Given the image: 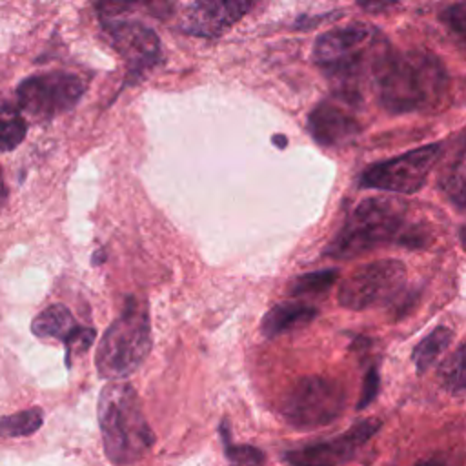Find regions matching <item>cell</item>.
I'll return each mask as SVG.
<instances>
[{"instance_id":"obj_6","label":"cell","mask_w":466,"mask_h":466,"mask_svg":"<svg viewBox=\"0 0 466 466\" xmlns=\"http://www.w3.org/2000/svg\"><path fill=\"white\" fill-rule=\"evenodd\" d=\"M344 404L346 393L337 380L309 375L291 386L280 404V413L293 428L313 430L333 422Z\"/></svg>"},{"instance_id":"obj_14","label":"cell","mask_w":466,"mask_h":466,"mask_svg":"<svg viewBox=\"0 0 466 466\" xmlns=\"http://www.w3.org/2000/svg\"><path fill=\"white\" fill-rule=\"evenodd\" d=\"M311 137L326 147L351 142L360 133V124L346 102L324 100L308 116Z\"/></svg>"},{"instance_id":"obj_9","label":"cell","mask_w":466,"mask_h":466,"mask_svg":"<svg viewBox=\"0 0 466 466\" xmlns=\"http://www.w3.org/2000/svg\"><path fill=\"white\" fill-rule=\"evenodd\" d=\"M406 268L400 260L382 258L355 269L339 288V302L348 309H366L384 302L400 288Z\"/></svg>"},{"instance_id":"obj_2","label":"cell","mask_w":466,"mask_h":466,"mask_svg":"<svg viewBox=\"0 0 466 466\" xmlns=\"http://www.w3.org/2000/svg\"><path fill=\"white\" fill-rule=\"evenodd\" d=\"M424 242L422 229L408 224L404 202L388 197H370L357 204L342 229L326 246L324 257L346 260L384 244H400L413 249Z\"/></svg>"},{"instance_id":"obj_12","label":"cell","mask_w":466,"mask_h":466,"mask_svg":"<svg viewBox=\"0 0 466 466\" xmlns=\"http://www.w3.org/2000/svg\"><path fill=\"white\" fill-rule=\"evenodd\" d=\"M33 335L40 339H56L66 346V362L71 364L75 353L89 350L96 331L87 326H80L69 308L64 304H51L42 309L31 322Z\"/></svg>"},{"instance_id":"obj_8","label":"cell","mask_w":466,"mask_h":466,"mask_svg":"<svg viewBox=\"0 0 466 466\" xmlns=\"http://www.w3.org/2000/svg\"><path fill=\"white\" fill-rule=\"evenodd\" d=\"M442 153V144L433 142L395 158L377 162L362 171L360 186L393 193H417Z\"/></svg>"},{"instance_id":"obj_13","label":"cell","mask_w":466,"mask_h":466,"mask_svg":"<svg viewBox=\"0 0 466 466\" xmlns=\"http://www.w3.org/2000/svg\"><path fill=\"white\" fill-rule=\"evenodd\" d=\"M251 7L253 4L249 2H193L186 5L180 27L195 36L217 38L237 24Z\"/></svg>"},{"instance_id":"obj_27","label":"cell","mask_w":466,"mask_h":466,"mask_svg":"<svg viewBox=\"0 0 466 466\" xmlns=\"http://www.w3.org/2000/svg\"><path fill=\"white\" fill-rule=\"evenodd\" d=\"M104 258H106L104 251H102V249H98V251L93 255V264H100V260H104Z\"/></svg>"},{"instance_id":"obj_26","label":"cell","mask_w":466,"mask_h":466,"mask_svg":"<svg viewBox=\"0 0 466 466\" xmlns=\"http://www.w3.org/2000/svg\"><path fill=\"white\" fill-rule=\"evenodd\" d=\"M364 9H384V7H391V4H360Z\"/></svg>"},{"instance_id":"obj_19","label":"cell","mask_w":466,"mask_h":466,"mask_svg":"<svg viewBox=\"0 0 466 466\" xmlns=\"http://www.w3.org/2000/svg\"><path fill=\"white\" fill-rule=\"evenodd\" d=\"M441 187L459 209L464 208V147H462V142L459 144L455 162L444 171V175L441 178Z\"/></svg>"},{"instance_id":"obj_10","label":"cell","mask_w":466,"mask_h":466,"mask_svg":"<svg viewBox=\"0 0 466 466\" xmlns=\"http://www.w3.org/2000/svg\"><path fill=\"white\" fill-rule=\"evenodd\" d=\"M100 22L116 53L122 56L131 84L138 82L146 71L162 62L160 38L151 27L137 20H120L113 16H100Z\"/></svg>"},{"instance_id":"obj_15","label":"cell","mask_w":466,"mask_h":466,"mask_svg":"<svg viewBox=\"0 0 466 466\" xmlns=\"http://www.w3.org/2000/svg\"><path fill=\"white\" fill-rule=\"evenodd\" d=\"M319 315L317 308L304 302H280L275 304L260 322V331L266 339L279 337L288 331L304 328Z\"/></svg>"},{"instance_id":"obj_25","label":"cell","mask_w":466,"mask_h":466,"mask_svg":"<svg viewBox=\"0 0 466 466\" xmlns=\"http://www.w3.org/2000/svg\"><path fill=\"white\" fill-rule=\"evenodd\" d=\"M7 197H9V191H7V187H5V182H4V175H2V167H0V208L5 204Z\"/></svg>"},{"instance_id":"obj_16","label":"cell","mask_w":466,"mask_h":466,"mask_svg":"<svg viewBox=\"0 0 466 466\" xmlns=\"http://www.w3.org/2000/svg\"><path fill=\"white\" fill-rule=\"evenodd\" d=\"M453 339V331L446 326H439L435 328L430 335H426L413 350L411 353V359L415 362V368H417V373H424L428 371L437 357L450 346Z\"/></svg>"},{"instance_id":"obj_11","label":"cell","mask_w":466,"mask_h":466,"mask_svg":"<svg viewBox=\"0 0 466 466\" xmlns=\"http://www.w3.org/2000/svg\"><path fill=\"white\" fill-rule=\"evenodd\" d=\"M380 428L379 419H366L329 439L309 442L284 453L289 466H339L350 461Z\"/></svg>"},{"instance_id":"obj_28","label":"cell","mask_w":466,"mask_h":466,"mask_svg":"<svg viewBox=\"0 0 466 466\" xmlns=\"http://www.w3.org/2000/svg\"><path fill=\"white\" fill-rule=\"evenodd\" d=\"M417 466H444V464H442L441 461H433V459H431V461H424V462H419Z\"/></svg>"},{"instance_id":"obj_23","label":"cell","mask_w":466,"mask_h":466,"mask_svg":"<svg viewBox=\"0 0 466 466\" xmlns=\"http://www.w3.org/2000/svg\"><path fill=\"white\" fill-rule=\"evenodd\" d=\"M379 373L375 368H370L366 377H364V384H362V393H360V399L357 402V410H362L366 406L371 404V400L377 397L379 393Z\"/></svg>"},{"instance_id":"obj_24","label":"cell","mask_w":466,"mask_h":466,"mask_svg":"<svg viewBox=\"0 0 466 466\" xmlns=\"http://www.w3.org/2000/svg\"><path fill=\"white\" fill-rule=\"evenodd\" d=\"M442 20L444 24L455 31L461 38L464 36V29H466V13H464V4H455L451 7H448L442 13Z\"/></svg>"},{"instance_id":"obj_17","label":"cell","mask_w":466,"mask_h":466,"mask_svg":"<svg viewBox=\"0 0 466 466\" xmlns=\"http://www.w3.org/2000/svg\"><path fill=\"white\" fill-rule=\"evenodd\" d=\"M340 271L339 269H319L306 275H299L289 284V295L291 297H320L326 295L333 284L339 280Z\"/></svg>"},{"instance_id":"obj_7","label":"cell","mask_w":466,"mask_h":466,"mask_svg":"<svg viewBox=\"0 0 466 466\" xmlns=\"http://www.w3.org/2000/svg\"><path fill=\"white\" fill-rule=\"evenodd\" d=\"M84 93L86 80L75 73H40L18 84L16 107L36 120H49L73 109Z\"/></svg>"},{"instance_id":"obj_22","label":"cell","mask_w":466,"mask_h":466,"mask_svg":"<svg viewBox=\"0 0 466 466\" xmlns=\"http://www.w3.org/2000/svg\"><path fill=\"white\" fill-rule=\"evenodd\" d=\"M222 439L226 444V453L233 462L244 464V466H260L264 462V453L255 446H235L229 441L226 428H222Z\"/></svg>"},{"instance_id":"obj_21","label":"cell","mask_w":466,"mask_h":466,"mask_svg":"<svg viewBox=\"0 0 466 466\" xmlns=\"http://www.w3.org/2000/svg\"><path fill=\"white\" fill-rule=\"evenodd\" d=\"M27 122L20 115L0 116V153L13 151L25 138Z\"/></svg>"},{"instance_id":"obj_20","label":"cell","mask_w":466,"mask_h":466,"mask_svg":"<svg viewBox=\"0 0 466 466\" xmlns=\"http://www.w3.org/2000/svg\"><path fill=\"white\" fill-rule=\"evenodd\" d=\"M439 375L448 391L455 395L464 391V344H459V348L442 362Z\"/></svg>"},{"instance_id":"obj_1","label":"cell","mask_w":466,"mask_h":466,"mask_svg":"<svg viewBox=\"0 0 466 466\" xmlns=\"http://www.w3.org/2000/svg\"><path fill=\"white\" fill-rule=\"evenodd\" d=\"M380 106L390 113H413L435 107L450 76L442 62L426 51L393 53L377 62L371 73Z\"/></svg>"},{"instance_id":"obj_5","label":"cell","mask_w":466,"mask_h":466,"mask_svg":"<svg viewBox=\"0 0 466 466\" xmlns=\"http://www.w3.org/2000/svg\"><path fill=\"white\" fill-rule=\"evenodd\" d=\"M151 350V324L147 306L127 297L120 315L102 335L95 364L100 377L116 382L135 373Z\"/></svg>"},{"instance_id":"obj_3","label":"cell","mask_w":466,"mask_h":466,"mask_svg":"<svg viewBox=\"0 0 466 466\" xmlns=\"http://www.w3.org/2000/svg\"><path fill=\"white\" fill-rule=\"evenodd\" d=\"M390 51L379 29L368 24H351L322 33L313 46L315 64L339 84L337 98L357 104V82L371 75L377 62Z\"/></svg>"},{"instance_id":"obj_4","label":"cell","mask_w":466,"mask_h":466,"mask_svg":"<svg viewBox=\"0 0 466 466\" xmlns=\"http://www.w3.org/2000/svg\"><path fill=\"white\" fill-rule=\"evenodd\" d=\"M98 426L107 459L115 464L138 461L155 437L142 411L135 388L127 382H109L98 397Z\"/></svg>"},{"instance_id":"obj_18","label":"cell","mask_w":466,"mask_h":466,"mask_svg":"<svg viewBox=\"0 0 466 466\" xmlns=\"http://www.w3.org/2000/svg\"><path fill=\"white\" fill-rule=\"evenodd\" d=\"M44 422V411L40 408H29L0 419V439L25 437L35 433Z\"/></svg>"},{"instance_id":"obj_29","label":"cell","mask_w":466,"mask_h":466,"mask_svg":"<svg viewBox=\"0 0 466 466\" xmlns=\"http://www.w3.org/2000/svg\"><path fill=\"white\" fill-rule=\"evenodd\" d=\"M273 142H275V144L279 142V144H280L279 147H284V146H286V138H284V137H275V138H273Z\"/></svg>"}]
</instances>
